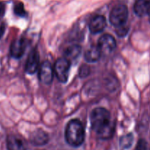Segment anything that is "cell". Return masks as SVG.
<instances>
[{"instance_id":"9c48e42d","label":"cell","mask_w":150,"mask_h":150,"mask_svg":"<svg viewBox=\"0 0 150 150\" xmlns=\"http://www.w3.org/2000/svg\"><path fill=\"white\" fill-rule=\"evenodd\" d=\"M106 26V20L103 16H96L89 23V30L91 33L98 34L102 32Z\"/></svg>"},{"instance_id":"d6986e66","label":"cell","mask_w":150,"mask_h":150,"mask_svg":"<svg viewBox=\"0 0 150 150\" xmlns=\"http://www.w3.org/2000/svg\"><path fill=\"white\" fill-rule=\"evenodd\" d=\"M135 150H147V143L144 139H140L138 142Z\"/></svg>"},{"instance_id":"5b68a950","label":"cell","mask_w":150,"mask_h":150,"mask_svg":"<svg viewBox=\"0 0 150 150\" xmlns=\"http://www.w3.org/2000/svg\"><path fill=\"white\" fill-rule=\"evenodd\" d=\"M98 46L101 54H108L114 51L117 46V42L114 37L106 34V35H102L100 38Z\"/></svg>"},{"instance_id":"7c38bea8","label":"cell","mask_w":150,"mask_h":150,"mask_svg":"<svg viewBox=\"0 0 150 150\" xmlns=\"http://www.w3.org/2000/svg\"><path fill=\"white\" fill-rule=\"evenodd\" d=\"M134 12L139 17L150 14V0H136L134 4Z\"/></svg>"},{"instance_id":"8992f818","label":"cell","mask_w":150,"mask_h":150,"mask_svg":"<svg viewBox=\"0 0 150 150\" xmlns=\"http://www.w3.org/2000/svg\"><path fill=\"white\" fill-rule=\"evenodd\" d=\"M39 79L45 84H50L54 79V70L49 62H43L39 67Z\"/></svg>"},{"instance_id":"ac0fdd59","label":"cell","mask_w":150,"mask_h":150,"mask_svg":"<svg viewBox=\"0 0 150 150\" xmlns=\"http://www.w3.org/2000/svg\"><path fill=\"white\" fill-rule=\"evenodd\" d=\"M89 73H90V69H89V66L86 65V64H83V65H82L80 67V70H79V76L81 78L86 77L87 76H89Z\"/></svg>"},{"instance_id":"4fadbf2b","label":"cell","mask_w":150,"mask_h":150,"mask_svg":"<svg viewBox=\"0 0 150 150\" xmlns=\"http://www.w3.org/2000/svg\"><path fill=\"white\" fill-rule=\"evenodd\" d=\"M81 54V47L79 45H73L66 49L64 55H65V58L71 64V63L77 62Z\"/></svg>"},{"instance_id":"7a4b0ae2","label":"cell","mask_w":150,"mask_h":150,"mask_svg":"<svg viewBox=\"0 0 150 150\" xmlns=\"http://www.w3.org/2000/svg\"><path fill=\"white\" fill-rule=\"evenodd\" d=\"M65 140L70 146L79 147L85 139V130L82 123L79 120H70L65 129Z\"/></svg>"},{"instance_id":"44dd1931","label":"cell","mask_w":150,"mask_h":150,"mask_svg":"<svg viewBox=\"0 0 150 150\" xmlns=\"http://www.w3.org/2000/svg\"><path fill=\"white\" fill-rule=\"evenodd\" d=\"M4 31H5V27H4V25L0 26V39H1V37L3 36V34H4Z\"/></svg>"},{"instance_id":"ba28073f","label":"cell","mask_w":150,"mask_h":150,"mask_svg":"<svg viewBox=\"0 0 150 150\" xmlns=\"http://www.w3.org/2000/svg\"><path fill=\"white\" fill-rule=\"evenodd\" d=\"M26 44L22 38H16L10 45V55L15 59H20L25 52Z\"/></svg>"},{"instance_id":"2e32d148","label":"cell","mask_w":150,"mask_h":150,"mask_svg":"<svg viewBox=\"0 0 150 150\" xmlns=\"http://www.w3.org/2000/svg\"><path fill=\"white\" fill-rule=\"evenodd\" d=\"M14 13L16 16L19 17H24L26 13L24 9L23 4L21 2H17L14 5Z\"/></svg>"},{"instance_id":"52a82bcc","label":"cell","mask_w":150,"mask_h":150,"mask_svg":"<svg viewBox=\"0 0 150 150\" xmlns=\"http://www.w3.org/2000/svg\"><path fill=\"white\" fill-rule=\"evenodd\" d=\"M40 67V57L36 49H32L28 56L26 63V72L29 74L36 73Z\"/></svg>"},{"instance_id":"ffe728a7","label":"cell","mask_w":150,"mask_h":150,"mask_svg":"<svg viewBox=\"0 0 150 150\" xmlns=\"http://www.w3.org/2000/svg\"><path fill=\"white\" fill-rule=\"evenodd\" d=\"M4 13V5L1 2H0V16H2Z\"/></svg>"},{"instance_id":"9a60e30c","label":"cell","mask_w":150,"mask_h":150,"mask_svg":"<svg viewBox=\"0 0 150 150\" xmlns=\"http://www.w3.org/2000/svg\"><path fill=\"white\" fill-rule=\"evenodd\" d=\"M133 142V136L131 133L125 135L120 139V145L124 149H128L132 146Z\"/></svg>"},{"instance_id":"3957f363","label":"cell","mask_w":150,"mask_h":150,"mask_svg":"<svg viewBox=\"0 0 150 150\" xmlns=\"http://www.w3.org/2000/svg\"><path fill=\"white\" fill-rule=\"evenodd\" d=\"M127 18H128V10L124 4L116 5L111 10L109 20L111 24L115 27L126 24Z\"/></svg>"},{"instance_id":"6da1fadb","label":"cell","mask_w":150,"mask_h":150,"mask_svg":"<svg viewBox=\"0 0 150 150\" xmlns=\"http://www.w3.org/2000/svg\"><path fill=\"white\" fill-rule=\"evenodd\" d=\"M90 122L92 130L100 139L108 140L114 136L115 122L111 120V114L105 108H95L91 113Z\"/></svg>"},{"instance_id":"277c9868","label":"cell","mask_w":150,"mask_h":150,"mask_svg":"<svg viewBox=\"0 0 150 150\" xmlns=\"http://www.w3.org/2000/svg\"><path fill=\"white\" fill-rule=\"evenodd\" d=\"M70 67V62L65 57L59 58L56 62L54 66V73L58 80L62 83L67 82L68 79Z\"/></svg>"},{"instance_id":"e0dca14e","label":"cell","mask_w":150,"mask_h":150,"mask_svg":"<svg viewBox=\"0 0 150 150\" xmlns=\"http://www.w3.org/2000/svg\"><path fill=\"white\" fill-rule=\"evenodd\" d=\"M129 31V27L127 26V23L126 24L122 25V26H120L117 27V35L120 37H124L127 34Z\"/></svg>"},{"instance_id":"8fae6325","label":"cell","mask_w":150,"mask_h":150,"mask_svg":"<svg viewBox=\"0 0 150 150\" xmlns=\"http://www.w3.org/2000/svg\"><path fill=\"white\" fill-rule=\"evenodd\" d=\"M49 141L48 133L42 130H37L30 136V142L35 146H43Z\"/></svg>"},{"instance_id":"30bf717a","label":"cell","mask_w":150,"mask_h":150,"mask_svg":"<svg viewBox=\"0 0 150 150\" xmlns=\"http://www.w3.org/2000/svg\"><path fill=\"white\" fill-rule=\"evenodd\" d=\"M7 150H27L26 143L21 138L10 135L7 138Z\"/></svg>"},{"instance_id":"5bb4252c","label":"cell","mask_w":150,"mask_h":150,"mask_svg":"<svg viewBox=\"0 0 150 150\" xmlns=\"http://www.w3.org/2000/svg\"><path fill=\"white\" fill-rule=\"evenodd\" d=\"M101 54L98 45H91L84 54V59L88 62H95L100 58Z\"/></svg>"}]
</instances>
